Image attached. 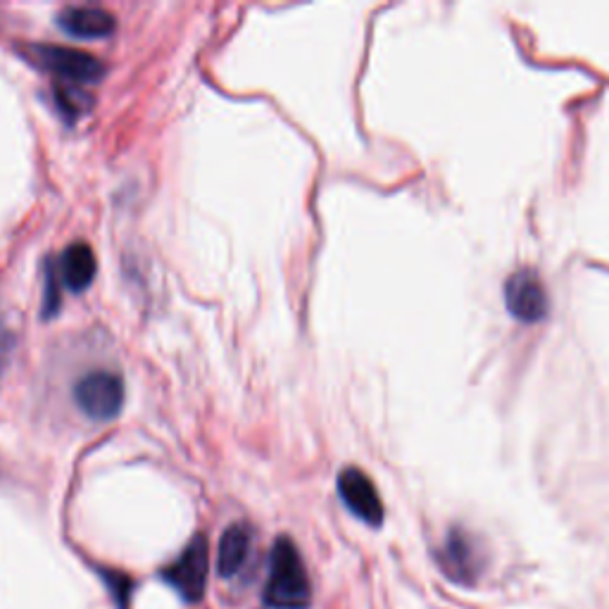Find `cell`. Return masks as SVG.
Returning a JSON list of instances; mask_svg holds the SVG:
<instances>
[{
  "label": "cell",
  "instance_id": "obj_1",
  "mask_svg": "<svg viewBox=\"0 0 609 609\" xmlns=\"http://www.w3.org/2000/svg\"><path fill=\"white\" fill-rule=\"evenodd\" d=\"M265 605L279 609H304L310 607L312 588L308 569L302 565L291 538H279L269 555V576L265 586Z\"/></svg>",
  "mask_w": 609,
  "mask_h": 609
},
{
  "label": "cell",
  "instance_id": "obj_2",
  "mask_svg": "<svg viewBox=\"0 0 609 609\" xmlns=\"http://www.w3.org/2000/svg\"><path fill=\"white\" fill-rule=\"evenodd\" d=\"M207 574H210V545L200 534L186 545V550L163 569V579L188 602H198L205 596Z\"/></svg>",
  "mask_w": 609,
  "mask_h": 609
},
{
  "label": "cell",
  "instance_id": "obj_9",
  "mask_svg": "<svg viewBox=\"0 0 609 609\" xmlns=\"http://www.w3.org/2000/svg\"><path fill=\"white\" fill-rule=\"evenodd\" d=\"M60 281L72 293H82L91 286L95 269H99V262H95V255L91 246L86 244H74L70 246L60 258Z\"/></svg>",
  "mask_w": 609,
  "mask_h": 609
},
{
  "label": "cell",
  "instance_id": "obj_12",
  "mask_svg": "<svg viewBox=\"0 0 609 609\" xmlns=\"http://www.w3.org/2000/svg\"><path fill=\"white\" fill-rule=\"evenodd\" d=\"M103 579H105V584L112 588V596L117 598V602H120L122 607H126V602H130V592H132V579H130V576L103 571Z\"/></svg>",
  "mask_w": 609,
  "mask_h": 609
},
{
  "label": "cell",
  "instance_id": "obj_7",
  "mask_svg": "<svg viewBox=\"0 0 609 609\" xmlns=\"http://www.w3.org/2000/svg\"><path fill=\"white\" fill-rule=\"evenodd\" d=\"M339 495L345 507L370 526H381L383 503L372 478L358 467H348L339 474Z\"/></svg>",
  "mask_w": 609,
  "mask_h": 609
},
{
  "label": "cell",
  "instance_id": "obj_11",
  "mask_svg": "<svg viewBox=\"0 0 609 609\" xmlns=\"http://www.w3.org/2000/svg\"><path fill=\"white\" fill-rule=\"evenodd\" d=\"M55 99L60 103V110L65 112V115H70V117L82 115V112H86L91 107L89 93H84L79 86H62V84H58L55 86Z\"/></svg>",
  "mask_w": 609,
  "mask_h": 609
},
{
  "label": "cell",
  "instance_id": "obj_13",
  "mask_svg": "<svg viewBox=\"0 0 609 609\" xmlns=\"http://www.w3.org/2000/svg\"><path fill=\"white\" fill-rule=\"evenodd\" d=\"M8 350H10V333L3 327V322H0V372H3V367H6Z\"/></svg>",
  "mask_w": 609,
  "mask_h": 609
},
{
  "label": "cell",
  "instance_id": "obj_4",
  "mask_svg": "<svg viewBox=\"0 0 609 609\" xmlns=\"http://www.w3.org/2000/svg\"><path fill=\"white\" fill-rule=\"evenodd\" d=\"M74 400L93 422L115 420L124 403V383L112 372H91L74 386Z\"/></svg>",
  "mask_w": 609,
  "mask_h": 609
},
{
  "label": "cell",
  "instance_id": "obj_10",
  "mask_svg": "<svg viewBox=\"0 0 609 609\" xmlns=\"http://www.w3.org/2000/svg\"><path fill=\"white\" fill-rule=\"evenodd\" d=\"M252 531L246 524H234L224 531L217 550V571L224 579H231L240 569H244L246 559L250 555Z\"/></svg>",
  "mask_w": 609,
  "mask_h": 609
},
{
  "label": "cell",
  "instance_id": "obj_5",
  "mask_svg": "<svg viewBox=\"0 0 609 609\" xmlns=\"http://www.w3.org/2000/svg\"><path fill=\"white\" fill-rule=\"evenodd\" d=\"M29 58L34 60L39 68L79 84L99 82V79L105 74V68L93 55L74 51V48H65V45H51V43L31 45Z\"/></svg>",
  "mask_w": 609,
  "mask_h": 609
},
{
  "label": "cell",
  "instance_id": "obj_8",
  "mask_svg": "<svg viewBox=\"0 0 609 609\" xmlns=\"http://www.w3.org/2000/svg\"><path fill=\"white\" fill-rule=\"evenodd\" d=\"M58 27L76 39H105L115 31L117 22L105 8L70 6L58 12Z\"/></svg>",
  "mask_w": 609,
  "mask_h": 609
},
{
  "label": "cell",
  "instance_id": "obj_6",
  "mask_svg": "<svg viewBox=\"0 0 609 609\" xmlns=\"http://www.w3.org/2000/svg\"><path fill=\"white\" fill-rule=\"evenodd\" d=\"M505 302L512 317L524 324H536L548 314V293L540 277L531 269H519L505 283Z\"/></svg>",
  "mask_w": 609,
  "mask_h": 609
},
{
  "label": "cell",
  "instance_id": "obj_3",
  "mask_svg": "<svg viewBox=\"0 0 609 609\" xmlns=\"http://www.w3.org/2000/svg\"><path fill=\"white\" fill-rule=\"evenodd\" d=\"M438 565L447 579L469 586L484 571L486 555L481 550V543L469 531H464L462 526H453L438 553Z\"/></svg>",
  "mask_w": 609,
  "mask_h": 609
}]
</instances>
